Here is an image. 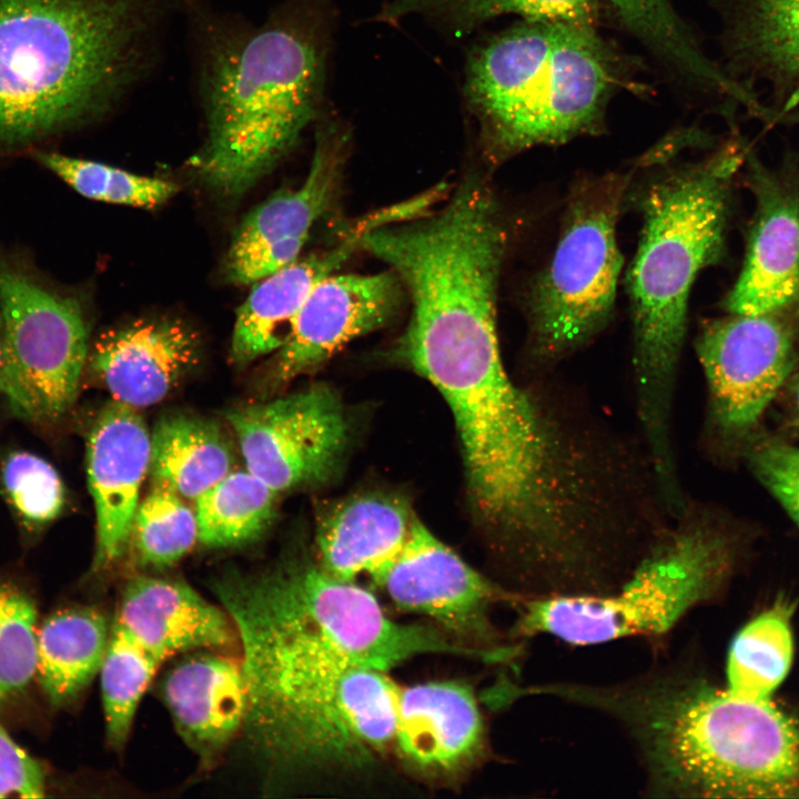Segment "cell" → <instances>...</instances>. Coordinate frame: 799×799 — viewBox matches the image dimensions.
<instances>
[{"instance_id":"1","label":"cell","mask_w":799,"mask_h":799,"mask_svg":"<svg viewBox=\"0 0 799 799\" xmlns=\"http://www.w3.org/2000/svg\"><path fill=\"white\" fill-rule=\"evenodd\" d=\"M566 698L621 728L646 796L799 797L798 725L770 699L717 687L684 655L620 681H573Z\"/></svg>"},{"instance_id":"2","label":"cell","mask_w":799,"mask_h":799,"mask_svg":"<svg viewBox=\"0 0 799 799\" xmlns=\"http://www.w3.org/2000/svg\"><path fill=\"white\" fill-rule=\"evenodd\" d=\"M212 589L237 633L246 731L347 668L388 671L422 655L472 654L436 627L392 620L372 593L317 563L230 572Z\"/></svg>"},{"instance_id":"3","label":"cell","mask_w":799,"mask_h":799,"mask_svg":"<svg viewBox=\"0 0 799 799\" xmlns=\"http://www.w3.org/2000/svg\"><path fill=\"white\" fill-rule=\"evenodd\" d=\"M185 0H0V152L108 112L150 68Z\"/></svg>"},{"instance_id":"4","label":"cell","mask_w":799,"mask_h":799,"mask_svg":"<svg viewBox=\"0 0 799 799\" xmlns=\"http://www.w3.org/2000/svg\"><path fill=\"white\" fill-rule=\"evenodd\" d=\"M745 154L729 144L658 173L643 192L644 224L628 289L638 418L660 468L676 461L672 406L690 289L698 273L722 256L732 183Z\"/></svg>"},{"instance_id":"5","label":"cell","mask_w":799,"mask_h":799,"mask_svg":"<svg viewBox=\"0 0 799 799\" xmlns=\"http://www.w3.org/2000/svg\"><path fill=\"white\" fill-rule=\"evenodd\" d=\"M193 27L206 138L190 165L206 186L236 198L275 166L313 119L322 54L310 31L283 16L257 27L193 13Z\"/></svg>"},{"instance_id":"6","label":"cell","mask_w":799,"mask_h":799,"mask_svg":"<svg viewBox=\"0 0 799 799\" xmlns=\"http://www.w3.org/2000/svg\"><path fill=\"white\" fill-rule=\"evenodd\" d=\"M615 83L591 24L525 21L474 54L466 93L489 145L512 154L594 131Z\"/></svg>"},{"instance_id":"7","label":"cell","mask_w":799,"mask_h":799,"mask_svg":"<svg viewBox=\"0 0 799 799\" xmlns=\"http://www.w3.org/2000/svg\"><path fill=\"white\" fill-rule=\"evenodd\" d=\"M649 546L624 583L605 595L518 597L513 638L549 635L574 645L627 637L664 639L708 603L731 574L737 543L686 505Z\"/></svg>"},{"instance_id":"8","label":"cell","mask_w":799,"mask_h":799,"mask_svg":"<svg viewBox=\"0 0 799 799\" xmlns=\"http://www.w3.org/2000/svg\"><path fill=\"white\" fill-rule=\"evenodd\" d=\"M627 179L585 181L573 195L552 261L529 295L530 353L548 370L598 334L610 318L621 255L616 223Z\"/></svg>"},{"instance_id":"9","label":"cell","mask_w":799,"mask_h":799,"mask_svg":"<svg viewBox=\"0 0 799 799\" xmlns=\"http://www.w3.org/2000/svg\"><path fill=\"white\" fill-rule=\"evenodd\" d=\"M400 686L387 671L351 667L250 737L285 772H355L393 746Z\"/></svg>"},{"instance_id":"10","label":"cell","mask_w":799,"mask_h":799,"mask_svg":"<svg viewBox=\"0 0 799 799\" xmlns=\"http://www.w3.org/2000/svg\"><path fill=\"white\" fill-rule=\"evenodd\" d=\"M3 367L0 394L26 422L44 425L75 402L89 331L78 301L0 254Z\"/></svg>"},{"instance_id":"11","label":"cell","mask_w":799,"mask_h":799,"mask_svg":"<svg viewBox=\"0 0 799 799\" xmlns=\"http://www.w3.org/2000/svg\"><path fill=\"white\" fill-rule=\"evenodd\" d=\"M696 350L707 381L711 422L722 436H742L795 370L799 303L712 320L700 331Z\"/></svg>"},{"instance_id":"12","label":"cell","mask_w":799,"mask_h":799,"mask_svg":"<svg viewBox=\"0 0 799 799\" xmlns=\"http://www.w3.org/2000/svg\"><path fill=\"white\" fill-rule=\"evenodd\" d=\"M374 583L402 610L425 616L453 640L507 663L520 645L506 644L490 619L493 605L519 595L481 575L415 522L405 546Z\"/></svg>"},{"instance_id":"13","label":"cell","mask_w":799,"mask_h":799,"mask_svg":"<svg viewBox=\"0 0 799 799\" xmlns=\"http://www.w3.org/2000/svg\"><path fill=\"white\" fill-rule=\"evenodd\" d=\"M226 419L246 469L277 494L325 479L348 436L343 407L324 386L232 408Z\"/></svg>"},{"instance_id":"14","label":"cell","mask_w":799,"mask_h":799,"mask_svg":"<svg viewBox=\"0 0 799 799\" xmlns=\"http://www.w3.org/2000/svg\"><path fill=\"white\" fill-rule=\"evenodd\" d=\"M746 159L755 212L741 272L724 301L738 314L799 303V158L777 166Z\"/></svg>"},{"instance_id":"15","label":"cell","mask_w":799,"mask_h":799,"mask_svg":"<svg viewBox=\"0 0 799 799\" xmlns=\"http://www.w3.org/2000/svg\"><path fill=\"white\" fill-rule=\"evenodd\" d=\"M403 293L391 269L325 277L310 293L276 351L271 385H284L310 372L350 341L383 326L398 311Z\"/></svg>"},{"instance_id":"16","label":"cell","mask_w":799,"mask_h":799,"mask_svg":"<svg viewBox=\"0 0 799 799\" xmlns=\"http://www.w3.org/2000/svg\"><path fill=\"white\" fill-rule=\"evenodd\" d=\"M343 145L338 133H321L304 181L272 195L244 218L226 255L230 282L253 284L299 259L311 227L334 199Z\"/></svg>"},{"instance_id":"17","label":"cell","mask_w":799,"mask_h":799,"mask_svg":"<svg viewBox=\"0 0 799 799\" xmlns=\"http://www.w3.org/2000/svg\"><path fill=\"white\" fill-rule=\"evenodd\" d=\"M150 462L151 433L141 414L120 402L108 403L97 416L87 444V474L97 524L94 572L111 567L128 550Z\"/></svg>"},{"instance_id":"18","label":"cell","mask_w":799,"mask_h":799,"mask_svg":"<svg viewBox=\"0 0 799 799\" xmlns=\"http://www.w3.org/2000/svg\"><path fill=\"white\" fill-rule=\"evenodd\" d=\"M485 727L468 686L428 681L398 688L393 747L415 772L449 778L482 755Z\"/></svg>"},{"instance_id":"19","label":"cell","mask_w":799,"mask_h":799,"mask_svg":"<svg viewBox=\"0 0 799 799\" xmlns=\"http://www.w3.org/2000/svg\"><path fill=\"white\" fill-rule=\"evenodd\" d=\"M398 216L394 205L366 214L326 250L303 260L297 259L254 282L249 296L236 312L231 343L232 360L244 365L276 352L313 289L336 273L361 249L363 236L368 231L393 223Z\"/></svg>"},{"instance_id":"20","label":"cell","mask_w":799,"mask_h":799,"mask_svg":"<svg viewBox=\"0 0 799 799\" xmlns=\"http://www.w3.org/2000/svg\"><path fill=\"white\" fill-rule=\"evenodd\" d=\"M193 331L173 320H140L95 342L91 368L113 401L142 408L165 398L199 358Z\"/></svg>"},{"instance_id":"21","label":"cell","mask_w":799,"mask_h":799,"mask_svg":"<svg viewBox=\"0 0 799 799\" xmlns=\"http://www.w3.org/2000/svg\"><path fill=\"white\" fill-rule=\"evenodd\" d=\"M113 623L160 663L182 651L239 644L225 609L178 580L154 577L131 580Z\"/></svg>"},{"instance_id":"22","label":"cell","mask_w":799,"mask_h":799,"mask_svg":"<svg viewBox=\"0 0 799 799\" xmlns=\"http://www.w3.org/2000/svg\"><path fill=\"white\" fill-rule=\"evenodd\" d=\"M162 697L180 736L208 763L245 724L249 697L241 658L211 651L188 657L164 677Z\"/></svg>"},{"instance_id":"23","label":"cell","mask_w":799,"mask_h":799,"mask_svg":"<svg viewBox=\"0 0 799 799\" xmlns=\"http://www.w3.org/2000/svg\"><path fill=\"white\" fill-rule=\"evenodd\" d=\"M417 520L401 499L364 494L325 515L316 533L317 565L328 575L375 580L402 552Z\"/></svg>"},{"instance_id":"24","label":"cell","mask_w":799,"mask_h":799,"mask_svg":"<svg viewBox=\"0 0 799 799\" xmlns=\"http://www.w3.org/2000/svg\"><path fill=\"white\" fill-rule=\"evenodd\" d=\"M110 633L107 617L90 607L62 609L43 621L38 629L37 674L52 704L71 701L91 684Z\"/></svg>"},{"instance_id":"25","label":"cell","mask_w":799,"mask_h":799,"mask_svg":"<svg viewBox=\"0 0 799 799\" xmlns=\"http://www.w3.org/2000/svg\"><path fill=\"white\" fill-rule=\"evenodd\" d=\"M230 445L213 422L175 414L162 417L151 433L150 474L154 485L195 500L232 471Z\"/></svg>"},{"instance_id":"26","label":"cell","mask_w":799,"mask_h":799,"mask_svg":"<svg viewBox=\"0 0 799 799\" xmlns=\"http://www.w3.org/2000/svg\"><path fill=\"white\" fill-rule=\"evenodd\" d=\"M792 604L779 598L734 637L727 656V687L748 698L770 699L793 655Z\"/></svg>"},{"instance_id":"27","label":"cell","mask_w":799,"mask_h":799,"mask_svg":"<svg viewBox=\"0 0 799 799\" xmlns=\"http://www.w3.org/2000/svg\"><path fill=\"white\" fill-rule=\"evenodd\" d=\"M276 495L250 471H231L195 499L198 540L214 548L256 540L275 516Z\"/></svg>"},{"instance_id":"28","label":"cell","mask_w":799,"mask_h":799,"mask_svg":"<svg viewBox=\"0 0 799 799\" xmlns=\"http://www.w3.org/2000/svg\"><path fill=\"white\" fill-rule=\"evenodd\" d=\"M607 1L628 31L680 74L739 100L745 95L699 50L670 0Z\"/></svg>"},{"instance_id":"29","label":"cell","mask_w":799,"mask_h":799,"mask_svg":"<svg viewBox=\"0 0 799 799\" xmlns=\"http://www.w3.org/2000/svg\"><path fill=\"white\" fill-rule=\"evenodd\" d=\"M160 664L112 623L99 675L107 739L115 750L125 746L141 698Z\"/></svg>"},{"instance_id":"30","label":"cell","mask_w":799,"mask_h":799,"mask_svg":"<svg viewBox=\"0 0 799 799\" xmlns=\"http://www.w3.org/2000/svg\"><path fill=\"white\" fill-rule=\"evenodd\" d=\"M599 0H396L382 14L393 19L418 11L442 18L459 30L500 14H516L529 22L591 24Z\"/></svg>"},{"instance_id":"31","label":"cell","mask_w":799,"mask_h":799,"mask_svg":"<svg viewBox=\"0 0 799 799\" xmlns=\"http://www.w3.org/2000/svg\"><path fill=\"white\" fill-rule=\"evenodd\" d=\"M196 542L195 512L173 490L154 485L139 503L132 526L131 543L139 564L152 568L171 566Z\"/></svg>"},{"instance_id":"32","label":"cell","mask_w":799,"mask_h":799,"mask_svg":"<svg viewBox=\"0 0 799 799\" xmlns=\"http://www.w3.org/2000/svg\"><path fill=\"white\" fill-rule=\"evenodd\" d=\"M33 158L79 194L101 202L151 209L166 202L179 189L169 180L91 160L39 151Z\"/></svg>"},{"instance_id":"33","label":"cell","mask_w":799,"mask_h":799,"mask_svg":"<svg viewBox=\"0 0 799 799\" xmlns=\"http://www.w3.org/2000/svg\"><path fill=\"white\" fill-rule=\"evenodd\" d=\"M735 44L773 74L799 78V0H749Z\"/></svg>"},{"instance_id":"34","label":"cell","mask_w":799,"mask_h":799,"mask_svg":"<svg viewBox=\"0 0 799 799\" xmlns=\"http://www.w3.org/2000/svg\"><path fill=\"white\" fill-rule=\"evenodd\" d=\"M37 663L34 604L21 589L0 583V704L29 685Z\"/></svg>"},{"instance_id":"35","label":"cell","mask_w":799,"mask_h":799,"mask_svg":"<svg viewBox=\"0 0 799 799\" xmlns=\"http://www.w3.org/2000/svg\"><path fill=\"white\" fill-rule=\"evenodd\" d=\"M9 504L31 529L54 520L64 506L63 483L51 464L28 452L9 454L1 466Z\"/></svg>"},{"instance_id":"36","label":"cell","mask_w":799,"mask_h":799,"mask_svg":"<svg viewBox=\"0 0 799 799\" xmlns=\"http://www.w3.org/2000/svg\"><path fill=\"white\" fill-rule=\"evenodd\" d=\"M751 471L799 527V446L765 439L747 452Z\"/></svg>"},{"instance_id":"37","label":"cell","mask_w":799,"mask_h":799,"mask_svg":"<svg viewBox=\"0 0 799 799\" xmlns=\"http://www.w3.org/2000/svg\"><path fill=\"white\" fill-rule=\"evenodd\" d=\"M44 790L41 765L0 724V798H42Z\"/></svg>"},{"instance_id":"38","label":"cell","mask_w":799,"mask_h":799,"mask_svg":"<svg viewBox=\"0 0 799 799\" xmlns=\"http://www.w3.org/2000/svg\"><path fill=\"white\" fill-rule=\"evenodd\" d=\"M788 402L790 418L796 428L799 429V371L788 380Z\"/></svg>"},{"instance_id":"39","label":"cell","mask_w":799,"mask_h":799,"mask_svg":"<svg viewBox=\"0 0 799 799\" xmlns=\"http://www.w3.org/2000/svg\"><path fill=\"white\" fill-rule=\"evenodd\" d=\"M2 367H3V324H2V316L0 312V383H1V376H2Z\"/></svg>"}]
</instances>
